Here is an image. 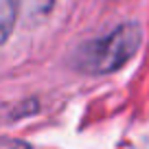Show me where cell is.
<instances>
[{
	"label": "cell",
	"instance_id": "obj_1",
	"mask_svg": "<svg viewBox=\"0 0 149 149\" xmlns=\"http://www.w3.org/2000/svg\"><path fill=\"white\" fill-rule=\"evenodd\" d=\"M143 29L136 22H125L112 33L81 44L72 55V66L88 74H107L123 68L138 53Z\"/></svg>",
	"mask_w": 149,
	"mask_h": 149
},
{
	"label": "cell",
	"instance_id": "obj_2",
	"mask_svg": "<svg viewBox=\"0 0 149 149\" xmlns=\"http://www.w3.org/2000/svg\"><path fill=\"white\" fill-rule=\"evenodd\" d=\"M13 5L18 11V18H22L29 24H35L53 11L55 0H13Z\"/></svg>",
	"mask_w": 149,
	"mask_h": 149
},
{
	"label": "cell",
	"instance_id": "obj_3",
	"mask_svg": "<svg viewBox=\"0 0 149 149\" xmlns=\"http://www.w3.org/2000/svg\"><path fill=\"white\" fill-rule=\"evenodd\" d=\"M15 20H18V11H15L13 0H0V44L9 40Z\"/></svg>",
	"mask_w": 149,
	"mask_h": 149
},
{
	"label": "cell",
	"instance_id": "obj_4",
	"mask_svg": "<svg viewBox=\"0 0 149 149\" xmlns=\"http://www.w3.org/2000/svg\"><path fill=\"white\" fill-rule=\"evenodd\" d=\"M0 149H31V147L20 140H0Z\"/></svg>",
	"mask_w": 149,
	"mask_h": 149
}]
</instances>
